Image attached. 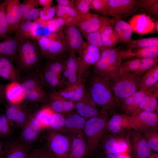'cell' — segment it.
Listing matches in <instances>:
<instances>
[{"label": "cell", "instance_id": "obj_1", "mask_svg": "<svg viewBox=\"0 0 158 158\" xmlns=\"http://www.w3.org/2000/svg\"><path fill=\"white\" fill-rule=\"evenodd\" d=\"M83 77L87 91L97 106L108 114H114L119 104L112 90L110 82L88 70Z\"/></svg>", "mask_w": 158, "mask_h": 158}, {"label": "cell", "instance_id": "obj_2", "mask_svg": "<svg viewBox=\"0 0 158 158\" xmlns=\"http://www.w3.org/2000/svg\"><path fill=\"white\" fill-rule=\"evenodd\" d=\"M18 51V57L16 63L20 72L28 74L40 70L44 59L36 41H20Z\"/></svg>", "mask_w": 158, "mask_h": 158}, {"label": "cell", "instance_id": "obj_3", "mask_svg": "<svg viewBox=\"0 0 158 158\" xmlns=\"http://www.w3.org/2000/svg\"><path fill=\"white\" fill-rule=\"evenodd\" d=\"M100 50L101 56L93 66V71L105 80L110 82L119 74L122 63L120 50L115 47H103Z\"/></svg>", "mask_w": 158, "mask_h": 158}, {"label": "cell", "instance_id": "obj_4", "mask_svg": "<svg viewBox=\"0 0 158 158\" xmlns=\"http://www.w3.org/2000/svg\"><path fill=\"white\" fill-rule=\"evenodd\" d=\"M19 83L24 92V101L36 103L48 102L47 93L40 70L21 77Z\"/></svg>", "mask_w": 158, "mask_h": 158}, {"label": "cell", "instance_id": "obj_5", "mask_svg": "<svg viewBox=\"0 0 158 158\" xmlns=\"http://www.w3.org/2000/svg\"><path fill=\"white\" fill-rule=\"evenodd\" d=\"M108 114L102 111L99 115L86 120L83 130L91 155L100 144L107 130Z\"/></svg>", "mask_w": 158, "mask_h": 158}, {"label": "cell", "instance_id": "obj_6", "mask_svg": "<svg viewBox=\"0 0 158 158\" xmlns=\"http://www.w3.org/2000/svg\"><path fill=\"white\" fill-rule=\"evenodd\" d=\"M143 75H138L134 72L119 74L110 81L112 90L119 104L123 100L140 89Z\"/></svg>", "mask_w": 158, "mask_h": 158}, {"label": "cell", "instance_id": "obj_7", "mask_svg": "<svg viewBox=\"0 0 158 158\" xmlns=\"http://www.w3.org/2000/svg\"><path fill=\"white\" fill-rule=\"evenodd\" d=\"M66 58L65 55L56 59L46 60L41 67L40 71L44 88L49 91H58L62 89V74Z\"/></svg>", "mask_w": 158, "mask_h": 158}, {"label": "cell", "instance_id": "obj_8", "mask_svg": "<svg viewBox=\"0 0 158 158\" xmlns=\"http://www.w3.org/2000/svg\"><path fill=\"white\" fill-rule=\"evenodd\" d=\"M36 42L46 60L62 57L68 51L62 30L51 35L39 37Z\"/></svg>", "mask_w": 158, "mask_h": 158}, {"label": "cell", "instance_id": "obj_9", "mask_svg": "<svg viewBox=\"0 0 158 158\" xmlns=\"http://www.w3.org/2000/svg\"><path fill=\"white\" fill-rule=\"evenodd\" d=\"M139 0H108L104 16L126 18L136 13Z\"/></svg>", "mask_w": 158, "mask_h": 158}, {"label": "cell", "instance_id": "obj_10", "mask_svg": "<svg viewBox=\"0 0 158 158\" xmlns=\"http://www.w3.org/2000/svg\"><path fill=\"white\" fill-rule=\"evenodd\" d=\"M73 20L66 25L63 32L68 51L80 54L86 47L87 43L83 39L82 34Z\"/></svg>", "mask_w": 158, "mask_h": 158}, {"label": "cell", "instance_id": "obj_11", "mask_svg": "<svg viewBox=\"0 0 158 158\" xmlns=\"http://www.w3.org/2000/svg\"><path fill=\"white\" fill-rule=\"evenodd\" d=\"M47 145L56 158H69L71 138L57 132L49 134Z\"/></svg>", "mask_w": 158, "mask_h": 158}, {"label": "cell", "instance_id": "obj_12", "mask_svg": "<svg viewBox=\"0 0 158 158\" xmlns=\"http://www.w3.org/2000/svg\"><path fill=\"white\" fill-rule=\"evenodd\" d=\"M101 55V52L99 47L87 43L85 48L78 56V79L83 78L90 66H94L98 61Z\"/></svg>", "mask_w": 158, "mask_h": 158}, {"label": "cell", "instance_id": "obj_13", "mask_svg": "<svg viewBox=\"0 0 158 158\" xmlns=\"http://www.w3.org/2000/svg\"><path fill=\"white\" fill-rule=\"evenodd\" d=\"M128 117L131 128L137 132L142 133L158 127V115L154 112H143Z\"/></svg>", "mask_w": 158, "mask_h": 158}, {"label": "cell", "instance_id": "obj_14", "mask_svg": "<svg viewBox=\"0 0 158 158\" xmlns=\"http://www.w3.org/2000/svg\"><path fill=\"white\" fill-rule=\"evenodd\" d=\"M74 52L69 51L66 57L62 74V89L74 84L78 80V56Z\"/></svg>", "mask_w": 158, "mask_h": 158}, {"label": "cell", "instance_id": "obj_15", "mask_svg": "<svg viewBox=\"0 0 158 158\" xmlns=\"http://www.w3.org/2000/svg\"><path fill=\"white\" fill-rule=\"evenodd\" d=\"M2 3L10 34L14 32L21 19V3L19 0H5Z\"/></svg>", "mask_w": 158, "mask_h": 158}, {"label": "cell", "instance_id": "obj_16", "mask_svg": "<svg viewBox=\"0 0 158 158\" xmlns=\"http://www.w3.org/2000/svg\"><path fill=\"white\" fill-rule=\"evenodd\" d=\"M48 102L53 111L67 116L73 112L74 102L61 96L58 91L50 90L47 93Z\"/></svg>", "mask_w": 158, "mask_h": 158}, {"label": "cell", "instance_id": "obj_17", "mask_svg": "<svg viewBox=\"0 0 158 158\" xmlns=\"http://www.w3.org/2000/svg\"><path fill=\"white\" fill-rule=\"evenodd\" d=\"M4 104L5 115L12 127L22 128L32 113L24 110L19 104Z\"/></svg>", "mask_w": 158, "mask_h": 158}, {"label": "cell", "instance_id": "obj_18", "mask_svg": "<svg viewBox=\"0 0 158 158\" xmlns=\"http://www.w3.org/2000/svg\"><path fill=\"white\" fill-rule=\"evenodd\" d=\"M128 137L135 158H146L151 154L152 150L142 133L132 130Z\"/></svg>", "mask_w": 158, "mask_h": 158}, {"label": "cell", "instance_id": "obj_19", "mask_svg": "<svg viewBox=\"0 0 158 158\" xmlns=\"http://www.w3.org/2000/svg\"><path fill=\"white\" fill-rule=\"evenodd\" d=\"M74 102L77 112L87 119L99 115L102 111L99 110L87 91L81 99Z\"/></svg>", "mask_w": 158, "mask_h": 158}, {"label": "cell", "instance_id": "obj_20", "mask_svg": "<svg viewBox=\"0 0 158 158\" xmlns=\"http://www.w3.org/2000/svg\"><path fill=\"white\" fill-rule=\"evenodd\" d=\"M117 135L111 133L108 135L105 134L102 139L100 143L106 154L121 153L127 149V141Z\"/></svg>", "mask_w": 158, "mask_h": 158}, {"label": "cell", "instance_id": "obj_21", "mask_svg": "<svg viewBox=\"0 0 158 158\" xmlns=\"http://www.w3.org/2000/svg\"><path fill=\"white\" fill-rule=\"evenodd\" d=\"M158 83L150 89L143 90L139 89L130 96L123 100L120 103L125 114L128 116L132 115L142 98L158 87Z\"/></svg>", "mask_w": 158, "mask_h": 158}, {"label": "cell", "instance_id": "obj_22", "mask_svg": "<svg viewBox=\"0 0 158 158\" xmlns=\"http://www.w3.org/2000/svg\"><path fill=\"white\" fill-rule=\"evenodd\" d=\"M42 130L35 113H32L22 128L20 138L27 143H32L37 139Z\"/></svg>", "mask_w": 158, "mask_h": 158}, {"label": "cell", "instance_id": "obj_23", "mask_svg": "<svg viewBox=\"0 0 158 158\" xmlns=\"http://www.w3.org/2000/svg\"><path fill=\"white\" fill-rule=\"evenodd\" d=\"M59 94L66 99L75 102L81 99L87 91L84 78L78 79L74 84L57 91Z\"/></svg>", "mask_w": 158, "mask_h": 158}, {"label": "cell", "instance_id": "obj_24", "mask_svg": "<svg viewBox=\"0 0 158 158\" xmlns=\"http://www.w3.org/2000/svg\"><path fill=\"white\" fill-rule=\"evenodd\" d=\"M10 59L0 56V77L10 82H19L20 72Z\"/></svg>", "mask_w": 158, "mask_h": 158}, {"label": "cell", "instance_id": "obj_25", "mask_svg": "<svg viewBox=\"0 0 158 158\" xmlns=\"http://www.w3.org/2000/svg\"><path fill=\"white\" fill-rule=\"evenodd\" d=\"M107 18L92 14L89 17L77 22L76 25L84 35L98 30L104 24Z\"/></svg>", "mask_w": 158, "mask_h": 158}, {"label": "cell", "instance_id": "obj_26", "mask_svg": "<svg viewBox=\"0 0 158 158\" xmlns=\"http://www.w3.org/2000/svg\"><path fill=\"white\" fill-rule=\"evenodd\" d=\"M88 152V146L82 132L73 134L71 138L69 158H85Z\"/></svg>", "mask_w": 158, "mask_h": 158}, {"label": "cell", "instance_id": "obj_27", "mask_svg": "<svg viewBox=\"0 0 158 158\" xmlns=\"http://www.w3.org/2000/svg\"><path fill=\"white\" fill-rule=\"evenodd\" d=\"M37 28L36 23L21 19L14 32L20 41L27 40L36 41Z\"/></svg>", "mask_w": 158, "mask_h": 158}, {"label": "cell", "instance_id": "obj_28", "mask_svg": "<svg viewBox=\"0 0 158 158\" xmlns=\"http://www.w3.org/2000/svg\"><path fill=\"white\" fill-rule=\"evenodd\" d=\"M20 41L17 37L7 36L0 39V56L8 58L16 62L18 57Z\"/></svg>", "mask_w": 158, "mask_h": 158}, {"label": "cell", "instance_id": "obj_29", "mask_svg": "<svg viewBox=\"0 0 158 158\" xmlns=\"http://www.w3.org/2000/svg\"><path fill=\"white\" fill-rule=\"evenodd\" d=\"M30 151L29 147L24 144L10 141L4 146L2 158H27Z\"/></svg>", "mask_w": 158, "mask_h": 158}, {"label": "cell", "instance_id": "obj_30", "mask_svg": "<svg viewBox=\"0 0 158 158\" xmlns=\"http://www.w3.org/2000/svg\"><path fill=\"white\" fill-rule=\"evenodd\" d=\"M110 24L121 42L126 44L132 40V30L129 23L118 17L110 18Z\"/></svg>", "mask_w": 158, "mask_h": 158}, {"label": "cell", "instance_id": "obj_31", "mask_svg": "<svg viewBox=\"0 0 158 158\" xmlns=\"http://www.w3.org/2000/svg\"><path fill=\"white\" fill-rule=\"evenodd\" d=\"M129 128L131 127L128 116L125 114H114L108 120L107 130L111 133L117 135Z\"/></svg>", "mask_w": 158, "mask_h": 158}, {"label": "cell", "instance_id": "obj_32", "mask_svg": "<svg viewBox=\"0 0 158 158\" xmlns=\"http://www.w3.org/2000/svg\"><path fill=\"white\" fill-rule=\"evenodd\" d=\"M5 94L8 104H20L24 100V92L19 82H10L6 85Z\"/></svg>", "mask_w": 158, "mask_h": 158}, {"label": "cell", "instance_id": "obj_33", "mask_svg": "<svg viewBox=\"0 0 158 158\" xmlns=\"http://www.w3.org/2000/svg\"><path fill=\"white\" fill-rule=\"evenodd\" d=\"M38 4V0H23L21 7V19L30 21L37 19L41 10Z\"/></svg>", "mask_w": 158, "mask_h": 158}, {"label": "cell", "instance_id": "obj_34", "mask_svg": "<svg viewBox=\"0 0 158 158\" xmlns=\"http://www.w3.org/2000/svg\"><path fill=\"white\" fill-rule=\"evenodd\" d=\"M86 120L77 112H73L65 117L64 128L73 134L78 133L83 130Z\"/></svg>", "mask_w": 158, "mask_h": 158}, {"label": "cell", "instance_id": "obj_35", "mask_svg": "<svg viewBox=\"0 0 158 158\" xmlns=\"http://www.w3.org/2000/svg\"><path fill=\"white\" fill-rule=\"evenodd\" d=\"M126 56L128 60L135 58H156L158 57V46L126 50Z\"/></svg>", "mask_w": 158, "mask_h": 158}, {"label": "cell", "instance_id": "obj_36", "mask_svg": "<svg viewBox=\"0 0 158 158\" xmlns=\"http://www.w3.org/2000/svg\"><path fill=\"white\" fill-rule=\"evenodd\" d=\"M54 112L49 104L42 107L35 113V117L42 130L50 128Z\"/></svg>", "mask_w": 158, "mask_h": 158}, {"label": "cell", "instance_id": "obj_37", "mask_svg": "<svg viewBox=\"0 0 158 158\" xmlns=\"http://www.w3.org/2000/svg\"><path fill=\"white\" fill-rule=\"evenodd\" d=\"M103 47H114L120 41L117 34L110 23L105 28L102 33Z\"/></svg>", "mask_w": 158, "mask_h": 158}, {"label": "cell", "instance_id": "obj_38", "mask_svg": "<svg viewBox=\"0 0 158 158\" xmlns=\"http://www.w3.org/2000/svg\"><path fill=\"white\" fill-rule=\"evenodd\" d=\"M158 82V65L150 69L143 75L140 89L146 90L151 88Z\"/></svg>", "mask_w": 158, "mask_h": 158}, {"label": "cell", "instance_id": "obj_39", "mask_svg": "<svg viewBox=\"0 0 158 158\" xmlns=\"http://www.w3.org/2000/svg\"><path fill=\"white\" fill-rule=\"evenodd\" d=\"M110 18L107 17L102 26L98 30L88 34L84 36L87 44L94 45L99 47L103 48L102 35L106 27L110 23Z\"/></svg>", "mask_w": 158, "mask_h": 158}, {"label": "cell", "instance_id": "obj_40", "mask_svg": "<svg viewBox=\"0 0 158 158\" xmlns=\"http://www.w3.org/2000/svg\"><path fill=\"white\" fill-rule=\"evenodd\" d=\"M127 45L128 48L130 49L158 46V38L151 37L132 40Z\"/></svg>", "mask_w": 158, "mask_h": 158}, {"label": "cell", "instance_id": "obj_41", "mask_svg": "<svg viewBox=\"0 0 158 158\" xmlns=\"http://www.w3.org/2000/svg\"><path fill=\"white\" fill-rule=\"evenodd\" d=\"M55 8L56 11L66 15L76 22L83 19L87 18L91 16L92 14L90 13L86 16L83 15L78 12L74 8L57 4Z\"/></svg>", "mask_w": 158, "mask_h": 158}, {"label": "cell", "instance_id": "obj_42", "mask_svg": "<svg viewBox=\"0 0 158 158\" xmlns=\"http://www.w3.org/2000/svg\"><path fill=\"white\" fill-rule=\"evenodd\" d=\"M149 147L157 152L158 151V132L157 128L148 130L142 133Z\"/></svg>", "mask_w": 158, "mask_h": 158}, {"label": "cell", "instance_id": "obj_43", "mask_svg": "<svg viewBox=\"0 0 158 158\" xmlns=\"http://www.w3.org/2000/svg\"><path fill=\"white\" fill-rule=\"evenodd\" d=\"M27 158H56L47 146L37 147L30 150Z\"/></svg>", "mask_w": 158, "mask_h": 158}, {"label": "cell", "instance_id": "obj_44", "mask_svg": "<svg viewBox=\"0 0 158 158\" xmlns=\"http://www.w3.org/2000/svg\"><path fill=\"white\" fill-rule=\"evenodd\" d=\"M142 59L135 58L128 60L121 65L119 74L134 72L139 67L141 63Z\"/></svg>", "mask_w": 158, "mask_h": 158}, {"label": "cell", "instance_id": "obj_45", "mask_svg": "<svg viewBox=\"0 0 158 158\" xmlns=\"http://www.w3.org/2000/svg\"><path fill=\"white\" fill-rule=\"evenodd\" d=\"M158 62V57L142 59L139 67L134 72L138 75H143L148 70L156 66Z\"/></svg>", "mask_w": 158, "mask_h": 158}, {"label": "cell", "instance_id": "obj_46", "mask_svg": "<svg viewBox=\"0 0 158 158\" xmlns=\"http://www.w3.org/2000/svg\"><path fill=\"white\" fill-rule=\"evenodd\" d=\"M9 34L8 27L2 2L0 4V39L5 38Z\"/></svg>", "mask_w": 158, "mask_h": 158}, {"label": "cell", "instance_id": "obj_47", "mask_svg": "<svg viewBox=\"0 0 158 158\" xmlns=\"http://www.w3.org/2000/svg\"><path fill=\"white\" fill-rule=\"evenodd\" d=\"M65 117L60 113L54 112L49 128L53 131H57L64 128Z\"/></svg>", "mask_w": 158, "mask_h": 158}, {"label": "cell", "instance_id": "obj_48", "mask_svg": "<svg viewBox=\"0 0 158 158\" xmlns=\"http://www.w3.org/2000/svg\"><path fill=\"white\" fill-rule=\"evenodd\" d=\"M11 126L5 113H0V137H6L11 132Z\"/></svg>", "mask_w": 158, "mask_h": 158}, {"label": "cell", "instance_id": "obj_49", "mask_svg": "<svg viewBox=\"0 0 158 158\" xmlns=\"http://www.w3.org/2000/svg\"><path fill=\"white\" fill-rule=\"evenodd\" d=\"M92 0H75V8L80 14L86 16L90 13L89 10Z\"/></svg>", "mask_w": 158, "mask_h": 158}, {"label": "cell", "instance_id": "obj_50", "mask_svg": "<svg viewBox=\"0 0 158 158\" xmlns=\"http://www.w3.org/2000/svg\"><path fill=\"white\" fill-rule=\"evenodd\" d=\"M43 8L42 10L41 9L40 13V16L41 20H47L51 19L56 13L55 7L49 6Z\"/></svg>", "mask_w": 158, "mask_h": 158}, {"label": "cell", "instance_id": "obj_51", "mask_svg": "<svg viewBox=\"0 0 158 158\" xmlns=\"http://www.w3.org/2000/svg\"><path fill=\"white\" fill-rule=\"evenodd\" d=\"M108 2V0H92L90 9L99 13H103Z\"/></svg>", "mask_w": 158, "mask_h": 158}, {"label": "cell", "instance_id": "obj_52", "mask_svg": "<svg viewBox=\"0 0 158 158\" xmlns=\"http://www.w3.org/2000/svg\"><path fill=\"white\" fill-rule=\"evenodd\" d=\"M151 93L146 95L142 98L134 112L131 116H134L144 112L150 98Z\"/></svg>", "mask_w": 158, "mask_h": 158}, {"label": "cell", "instance_id": "obj_53", "mask_svg": "<svg viewBox=\"0 0 158 158\" xmlns=\"http://www.w3.org/2000/svg\"><path fill=\"white\" fill-rule=\"evenodd\" d=\"M157 99L153 92H152L149 102L144 112H154L158 107Z\"/></svg>", "mask_w": 158, "mask_h": 158}, {"label": "cell", "instance_id": "obj_54", "mask_svg": "<svg viewBox=\"0 0 158 158\" xmlns=\"http://www.w3.org/2000/svg\"><path fill=\"white\" fill-rule=\"evenodd\" d=\"M158 2V0H139L136 7V13L138 11L143 12Z\"/></svg>", "mask_w": 158, "mask_h": 158}, {"label": "cell", "instance_id": "obj_55", "mask_svg": "<svg viewBox=\"0 0 158 158\" xmlns=\"http://www.w3.org/2000/svg\"><path fill=\"white\" fill-rule=\"evenodd\" d=\"M143 12L152 16L158 15V2L145 10Z\"/></svg>", "mask_w": 158, "mask_h": 158}, {"label": "cell", "instance_id": "obj_56", "mask_svg": "<svg viewBox=\"0 0 158 158\" xmlns=\"http://www.w3.org/2000/svg\"><path fill=\"white\" fill-rule=\"evenodd\" d=\"M56 1L57 5L75 8L74 0H56Z\"/></svg>", "mask_w": 158, "mask_h": 158}, {"label": "cell", "instance_id": "obj_57", "mask_svg": "<svg viewBox=\"0 0 158 158\" xmlns=\"http://www.w3.org/2000/svg\"><path fill=\"white\" fill-rule=\"evenodd\" d=\"M6 85L2 84L0 83V102L4 103L5 100V89Z\"/></svg>", "mask_w": 158, "mask_h": 158}, {"label": "cell", "instance_id": "obj_58", "mask_svg": "<svg viewBox=\"0 0 158 158\" xmlns=\"http://www.w3.org/2000/svg\"><path fill=\"white\" fill-rule=\"evenodd\" d=\"M53 1L52 0H38V4L44 7L51 6Z\"/></svg>", "mask_w": 158, "mask_h": 158}, {"label": "cell", "instance_id": "obj_59", "mask_svg": "<svg viewBox=\"0 0 158 158\" xmlns=\"http://www.w3.org/2000/svg\"><path fill=\"white\" fill-rule=\"evenodd\" d=\"M4 145L2 142L0 141V158H2L3 152Z\"/></svg>", "mask_w": 158, "mask_h": 158}, {"label": "cell", "instance_id": "obj_60", "mask_svg": "<svg viewBox=\"0 0 158 158\" xmlns=\"http://www.w3.org/2000/svg\"><path fill=\"white\" fill-rule=\"evenodd\" d=\"M146 158H158V154H151Z\"/></svg>", "mask_w": 158, "mask_h": 158}, {"label": "cell", "instance_id": "obj_61", "mask_svg": "<svg viewBox=\"0 0 158 158\" xmlns=\"http://www.w3.org/2000/svg\"><path fill=\"white\" fill-rule=\"evenodd\" d=\"M154 27L157 31H158V20L156 21L154 24Z\"/></svg>", "mask_w": 158, "mask_h": 158}, {"label": "cell", "instance_id": "obj_62", "mask_svg": "<svg viewBox=\"0 0 158 158\" xmlns=\"http://www.w3.org/2000/svg\"><path fill=\"white\" fill-rule=\"evenodd\" d=\"M1 110L0 109V113L1 112Z\"/></svg>", "mask_w": 158, "mask_h": 158}, {"label": "cell", "instance_id": "obj_63", "mask_svg": "<svg viewBox=\"0 0 158 158\" xmlns=\"http://www.w3.org/2000/svg\"><path fill=\"white\" fill-rule=\"evenodd\" d=\"M2 0H0V4L1 3V2L2 1Z\"/></svg>", "mask_w": 158, "mask_h": 158}]
</instances>
